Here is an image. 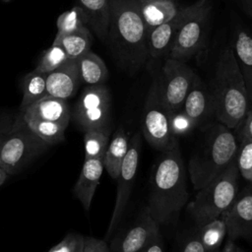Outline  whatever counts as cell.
<instances>
[{
    "label": "cell",
    "instance_id": "cell-1",
    "mask_svg": "<svg viewBox=\"0 0 252 252\" xmlns=\"http://www.w3.org/2000/svg\"><path fill=\"white\" fill-rule=\"evenodd\" d=\"M106 42L117 65L129 75L149 59V32L136 0H110Z\"/></svg>",
    "mask_w": 252,
    "mask_h": 252
},
{
    "label": "cell",
    "instance_id": "cell-2",
    "mask_svg": "<svg viewBox=\"0 0 252 252\" xmlns=\"http://www.w3.org/2000/svg\"><path fill=\"white\" fill-rule=\"evenodd\" d=\"M187 202V171L177 142L161 152L153 167L146 209L156 222L164 225L178 217Z\"/></svg>",
    "mask_w": 252,
    "mask_h": 252
},
{
    "label": "cell",
    "instance_id": "cell-3",
    "mask_svg": "<svg viewBox=\"0 0 252 252\" xmlns=\"http://www.w3.org/2000/svg\"><path fill=\"white\" fill-rule=\"evenodd\" d=\"M212 92L214 115L219 123L236 130L249 110V99L237 60L229 46L219 56Z\"/></svg>",
    "mask_w": 252,
    "mask_h": 252
},
{
    "label": "cell",
    "instance_id": "cell-4",
    "mask_svg": "<svg viewBox=\"0 0 252 252\" xmlns=\"http://www.w3.org/2000/svg\"><path fill=\"white\" fill-rule=\"evenodd\" d=\"M238 145L232 131L224 125H214L201 147L192 155L188 173L196 190L209 184L236 158Z\"/></svg>",
    "mask_w": 252,
    "mask_h": 252
},
{
    "label": "cell",
    "instance_id": "cell-5",
    "mask_svg": "<svg viewBox=\"0 0 252 252\" xmlns=\"http://www.w3.org/2000/svg\"><path fill=\"white\" fill-rule=\"evenodd\" d=\"M239 171L236 158L205 187L199 189L187 210L199 227L214 220L231 205L238 193Z\"/></svg>",
    "mask_w": 252,
    "mask_h": 252
},
{
    "label": "cell",
    "instance_id": "cell-6",
    "mask_svg": "<svg viewBox=\"0 0 252 252\" xmlns=\"http://www.w3.org/2000/svg\"><path fill=\"white\" fill-rule=\"evenodd\" d=\"M73 118L84 131L94 129L110 135L111 95L108 88L104 84L86 87L74 107Z\"/></svg>",
    "mask_w": 252,
    "mask_h": 252
},
{
    "label": "cell",
    "instance_id": "cell-7",
    "mask_svg": "<svg viewBox=\"0 0 252 252\" xmlns=\"http://www.w3.org/2000/svg\"><path fill=\"white\" fill-rule=\"evenodd\" d=\"M142 133L147 142L159 152H163L177 143V138L171 133L169 112L159 96L158 77L154 78L144 104Z\"/></svg>",
    "mask_w": 252,
    "mask_h": 252
},
{
    "label": "cell",
    "instance_id": "cell-8",
    "mask_svg": "<svg viewBox=\"0 0 252 252\" xmlns=\"http://www.w3.org/2000/svg\"><path fill=\"white\" fill-rule=\"evenodd\" d=\"M195 76V72L184 61L166 58L158 79L159 96L168 112L182 109Z\"/></svg>",
    "mask_w": 252,
    "mask_h": 252
},
{
    "label": "cell",
    "instance_id": "cell-9",
    "mask_svg": "<svg viewBox=\"0 0 252 252\" xmlns=\"http://www.w3.org/2000/svg\"><path fill=\"white\" fill-rule=\"evenodd\" d=\"M211 9V0H206L205 3L181 26L170 45L166 58L185 62L202 48Z\"/></svg>",
    "mask_w": 252,
    "mask_h": 252
},
{
    "label": "cell",
    "instance_id": "cell-10",
    "mask_svg": "<svg viewBox=\"0 0 252 252\" xmlns=\"http://www.w3.org/2000/svg\"><path fill=\"white\" fill-rule=\"evenodd\" d=\"M140 150L141 138L140 134L136 132L129 140V148L122 161L120 172L117 177V194L111 219L106 230L105 239H108L109 236L114 232L125 212L136 179L140 158Z\"/></svg>",
    "mask_w": 252,
    "mask_h": 252
},
{
    "label": "cell",
    "instance_id": "cell-11",
    "mask_svg": "<svg viewBox=\"0 0 252 252\" xmlns=\"http://www.w3.org/2000/svg\"><path fill=\"white\" fill-rule=\"evenodd\" d=\"M45 144L31 130L30 133L17 132L5 138L0 145V164L8 174H14L37 155Z\"/></svg>",
    "mask_w": 252,
    "mask_h": 252
},
{
    "label": "cell",
    "instance_id": "cell-12",
    "mask_svg": "<svg viewBox=\"0 0 252 252\" xmlns=\"http://www.w3.org/2000/svg\"><path fill=\"white\" fill-rule=\"evenodd\" d=\"M206 0H197L191 5L181 7L177 14L167 22L152 30L149 33V59L155 60L167 55L181 26L205 3Z\"/></svg>",
    "mask_w": 252,
    "mask_h": 252
},
{
    "label": "cell",
    "instance_id": "cell-13",
    "mask_svg": "<svg viewBox=\"0 0 252 252\" xmlns=\"http://www.w3.org/2000/svg\"><path fill=\"white\" fill-rule=\"evenodd\" d=\"M220 217L225 222L229 239L234 240L252 232V183L237 193Z\"/></svg>",
    "mask_w": 252,
    "mask_h": 252
},
{
    "label": "cell",
    "instance_id": "cell-14",
    "mask_svg": "<svg viewBox=\"0 0 252 252\" xmlns=\"http://www.w3.org/2000/svg\"><path fill=\"white\" fill-rule=\"evenodd\" d=\"M81 83L77 59H67L60 67L47 74L46 94L66 100L76 94Z\"/></svg>",
    "mask_w": 252,
    "mask_h": 252
},
{
    "label": "cell",
    "instance_id": "cell-15",
    "mask_svg": "<svg viewBox=\"0 0 252 252\" xmlns=\"http://www.w3.org/2000/svg\"><path fill=\"white\" fill-rule=\"evenodd\" d=\"M182 111L196 125L214 114L213 92L197 75L186 95Z\"/></svg>",
    "mask_w": 252,
    "mask_h": 252
},
{
    "label": "cell",
    "instance_id": "cell-16",
    "mask_svg": "<svg viewBox=\"0 0 252 252\" xmlns=\"http://www.w3.org/2000/svg\"><path fill=\"white\" fill-rule=\"evenodd\" d=\"M159 226L146 209L139 220L122 237L116 252H141L159 231Z\"/></svg>",
    "mask_w": 252,
    "mask_h": 252
},
{
    "label": "cell",
    "instance_id": "cell-17",
    "mask_svg": "<svg viewBox=\"0 0 252 252\" xmlns=\"http://www.w3.org/2000/svg\"><path fill=\"white\" fill-rule=\"evenodd\" d=\"M102 158L85 159L80 176L73 188V194L81 202L86 212L91 208L93 197L103 171Z\"/></svg>",
    "mask_w": 252,
    "mask_h": 252
},
{
    "label": "cell",
    "instance_id": "cell-18",
    "mask_svg": "<svg viewBox=\"0 0 252 252\" xmlns=\"http://www.w3.org/2000/svg\"><path fill=\"white\" fill-rule=\"evenodd\" d=\"M71 111L65 99L46 95L30 105L23 115V119H41L53 121L68 126Z\"/></svg>",
    "mask_w": 252,
    "mask_h": 252
},
{
    "label": "cell",
    "instance_id": "cell-19",
    "mask_svg": "<svg viewBox=\"0 0 252 252\" xmlns=\"http://www.w3.org/2000/svg\"><path fill=\"white\" fill-rule=\"evenodd\" d=\"M148 29V32L154 30L159 25L173 18L181 9L176 0H136Z\"/></svg>",
    "mask_w": 252,
    "mask_h": 252
},
{
    "label": "cell",
    "instance_id": "cell-20",
    "mask_svg": "<svg viewBox=\"0 0 252 252\" xmlns=\"http://www.w3.org/2000/svg\"><path fill=\"white\" fill-rule=\"evenodd\" d=\"M232 50L237 60L252 107V35L243 30L235 32Z\"/></svg>",
    "mask_w": 252,
    "mask_h": 252
},
{
    "label": "cell",
    "instance_id": "cell-21",
    "mask_svg": "<svg viewBox=\"0 0 252 252\" xmlns=\"http://www.w3.org/2000/svg\"><path fill=\"white\" fill-rule=\"evenodd\" d=\"M78 4L88 17L89 27L101 41H106L110 18V0H78Z\"/></svg>",
    "mask_w": 252,
    "mask_h": 252
},
{
    "label": "cell",
    "instance_id": "cell-22",
    "mask_svg": "<svg viewBox=\"0 0 252 252\" xmlns=\"http://www.w3.org/2000/svg\"><path fill=\"white\" fill-rule=\"evenodd\" d=\"M129 136L122 126L115 131L103 157V166L111 178L117 179L122 161L129 148Z\"/></svg>",
    "mask_w": 252,
    "mask_h": 252
},
{
    "label": "cell",
    "instance_id": "cell-23",
    "mask_svg": "<svg viewBox=\"0 0 252 252\" xmlns=\"http://www.w3.org/2000/svg\"><path fill=\"white\" fill-rule=\"evenodd\" d=\"M82 83L88 86L102 85L108 78V70L103 60L89 50L77 59Z\"/></svg>",
    "mask_w": 252,
    "mask_h": 252
},
{
    "label": "cell",
    "instance_id": "cell-24",
    "mask_svg": "<svg viewBox=\"0 0 252 252\" xmlns=\"http://www.w3.org/2000/svg\"><path fill=\"white\" fill-rule=\"evenodd\" d=\"M93 35L89 28L82 29L72 33L55 36L52 44L61 45L69 59H78L91 50Z\"/></svg>",
    "mask_w": 252,
    "mask_h": 252
},
{
    "label": "cell",
    "instance_id": "cell-25",
    "mask_svg": "<svg viewBox=\"0 0 252 252\" xmlns=\"http://www.w3.org/2000/svg\"><path fill=\"white\" fill-rule=\"evenodd\" d=\"M47 74L36 71L30 72L24 78L23 98L21 102V111L24 112L30 105L47 95L46 94Z\"/></svg>",
    "mask_w": 252,
    "mask_h": 252
},
{
    "label": "cell",
    "instance_id": "cell-26",
    "mask_svg": "<svg viewBox=\"0 0 252 252\" xmlns=\"http://www.w3.org/2000/svg\"><path fill=\"white\" fill-rule=\"evenodd\" d=\"M226 234V225L221 217L201 226L198 231L199 238L206 252H214L220 249Z\"/></svg>",
    "mask_w": 252,
    "mask_h": 252
},
{
    "label": "cell",
    "instance_id": "cell-27",
    "mask_svg": "<svg viewBox=\"0 0 252 252\" xmlns=\"http://www.w3.org/2000/svg\"><path fill=\"white\" fill-rule=\"evenodd\" d=\"M24 122L32 133L47 144L62 141L67 128L63 124L41 119H24Z\"/></svg>",
    "mask_w": 252,
    "mask_h": 252
},
{
    "label": "cell",
    "instance_id": "cell-28",
    "mask_svg": "<svg viewBox=\"0 0 252 252\" xmlns=\"http://www.w3.org/2000/svg\"><path fill=\"white\" fill-rule=\"evenodd\" d=\"M56 27L57 33L55 36H60L89 28V20L86 13L78 5L60 14L56 21Z\"/></svg>",
    "mask_w": 252,
    "mask_h": 252
},
{
    "label": "cell",
    "instance_id": "cell-29",
    "mask_svg": "<svg viewBox=\"0 0 252 252\" xmlns=\"http://www.w3.org/2000/svg\"><path fill=\"white\" fill-rule=\"evenodd\" d=\"M109 144V135L99 130H87L84 135L85 159L102 158Z\"/></svg>",
    "mask_w": 252,
    "mask_h": 252
},
{
    "label": "cell",
    "instance_id": "cell-30",
    "mask_svg": "<svg viewBox=\"0 0 252 252\" xmlns=\"http://www.w3.org/2000/svg\"><path fill=\"white\" fill-rule=\"evenodd\" d=\"M68 58L64 48L59 44H51L39 58L34 71L48 74L60 67Z\"/></svg>",
    "mask_w": 252,
    "mask_h": 252
},
{
    "label": "cell",
    "instance_id": "cell-31",
    "mask_svg": "<svg viewBox=\"0 0 252 252\" xmlns=\"http://www.w3.org/2000/svg\"><path fill=\"white\" fill-rule=\"evenodd\" d=\"M236 164L239 174L252 183V141L240 142L236 154Z\"/></svg>",
    "mask_w": 252,
    "mask_h": 252
},
{
    "label": "cell",
    "instance_id": "cell-32",
    "mask_svg": "<svg viewBox=\"0 0 252 252\" xmlns=\"http://www.w3.org/2000/svg\"><path fill=\"white\" fill-rule=\"evenodd\" d=\"M169 120L171 133L175 138L188 133L196 126V124L182 111V109L175 112H169Z\"/></svg>",
    "mask_w": 252,
    "mask_h": 252
},
{
    "label": "cell",
    "instance_id": "cell-33",
    "mask_svg": "<svg viewBox=\"0 0 252 252\" xmlns=\"http://www.w3.org/2000/svg\"><path fill=\"white\" fill-rule=\"evenodd\" d=\"M84 243V237L77 233H69L57 245L53 246L48 252H76Z\"/></svg>",
    "mask_w": 252,
    "mask_h": 252
},
{
    "label": "cell",
    "instance_id": "cell-34",
    "mask_svg": "<svg viewBox=\"0 0 252 252\" xmlns=\"http://www.w3.org/2000/svg\"><path fill=\"white\" fill-rule=\"evenodd\" d=\"M236 130L240 142L252 141V107L249 108Z\"/></svg>",
    "mask_w": 252,
    "mask_h": 252
},
{
    "label": "cell",
    "instance_id": "cell-35",
    "mask_svg": "<svg viewBox=\"0 0 252 252\" xmlns=\"http://www.w3.org/2000/svg\"><path fill=\"white\" fill-rule=\"evenodd\" d=\"M82 252H109V248L104 240L94 237H84Z\"/></svg>",
    "mask_w": 252,
    "mask_h": 252
},
{
    "label": "cell",
    "instance_id": "cell-36",
    "mask_svg": "<svg viewBox=\"0 0 252 252\" xmlns=\"http://www.w3.org/2000/svg\"><path fill=\"white\" fill-rule=\"evenodd\" d=\"M181 252H206L205 248L199 238L198 232L191 236L184 244Z\"/></svg>",
    "mask_w": 252,
    "mask_h": 252
},
{
    "label": "cell",
    "instance_id": "cell-37",
    "mask_svg": "<svg viewBox=\"0 0 252 252\" xmlns=\"http://www.w3.org/2000/svg\"><path fill=\"white\" fill-rule=\"evenodd\" d=\"M141 252H163V243L160 231H158Z\"/></svg>",
    "mask_w": 252,
    "mask_h": 252
},
{
    "label": "cell",
    "instance_id": "cell-38",
    "mask_svg": "<svg viewBox=\"0 0 252 252\" xmlns=\"http://www.w3.org/2000/svg\"><path fill=\"white\" fill-rule=\"evenodd\" d=\"M220 252H244L240 247H238L233 240L227 239V241L224 244V247L220 250Z\"/></svg>",
    "mask_w": 252,
    "mask_h": 252
},
{
    "label": "cell",
    "instance_id": "cell-39",
    "mask_svg": "<svg viewBox=\"0 0 252 252\" xmlns=\"http://www.w3.org/2000/svg\"><path fill=\"white\" fill-rule=\"evenodd\" d=\"M7 177H8V173L6 172V170L0 164V186L5 182Z\"/></svg>",
    "mask_w": 252,
    "mask_h": 252
},
{
    "label": "cell",
    "instance_id": "cell-40",
    "mask_svg": "<svg viewBox=\"0 0 252 252\" xmlns=\"http://www.w3.org/2000/svg\"><path fill=\"white\" fill-rule=\"evenodd\" d=\"M243 1H244L245 5H246L248 11H249L250 14L252 15V0H243Z\"/></svg>",
    "mask_w": 252,
    "mask_h": 252
},
{
    "label": "cell",
    "instance_id": "cell-41",
    "mask_svg": "<svg viewBox=\"0 0 252 252\" xmlns=\"http://www.w3.org/2000/svg\"><path fill=\"white\" fill-rule=\"evenodd\" d=\"M82 250H83V245H81V246L76 250V252H82Z\"/></svg>",
    "mask_w": 252,
    "mask_h": 252
},
{
    "label": "cell",
    "instance_id": "cell-42",
    "mask_svg": "<svg viewBox=\"0 0 252 252\" xmlns=\"http://www.w3.org/2000/svg\"><path fill=\"white\" fill-rule=\"evenodd\" d=\"M4 139H5V138H2V137H1V136H0V145H1V144H2V142H3V141H4Z\"/></svg>",
    "mask_w": 252,
    "mask_h": 252
},
{
    "label": "cell",
    "instance_id": "cell-43",
    "mask_svg": "<svg viewBox=\"0 0 252 252\" xmlns=\"http://www.w3.org/2000/svg\"><path fill=\"white\" fill-rule=\"evenodd\" d=\"M3 2H10V1H12V0H2Z\"/></svg>",
    "mask_w": 252,
    "mask_h": 252
},
{
    "label": "cell",
    "instance_id": "cell-44",
    "mask_svg": "<svg viewBox=\"0 0 252 252\" xmlns=\"http://www.w3.org/2000/svg\"><path fill=\"white\" fill-rule=\"evenodd\" d=\"M214 252H220V249H218V250H216V251H214Z\"/></svg>",
    "mask_w": 252,
    "mask_h": 252
}]
</instances>
